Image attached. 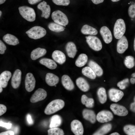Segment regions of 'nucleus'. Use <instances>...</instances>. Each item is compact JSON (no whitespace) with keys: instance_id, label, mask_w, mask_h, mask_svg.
<instances>
[{"instance_id":"f257e3e1","label":"nucleus","mask_w":135,"mask_h":135,"mask_svg":"<svg viewBox=\"0 0 135 135\" xmlns=\"http://www.w3.org/2000/svg\"><path fill=\"white\" fill-rule=\"evenodd\" d=\"M64 105V102L62 100H54L47 105L44 110V112L47 115L54 114L63 108Z\"/></svg>"},{"instance_id":"f03ea898","label":"nucleus","mask_w":135,"mask_h":135,"mask_svg":"<svg viewBox=\"0 0 135 135\" xmlns=\"http://www.w3.org/2000/svg\"><path fill=\"white\" fill-rule=\"evenodd\" d=\"M18 9L20 15L27 21L32 22L35 20L36 15L33 8L27 6H23L19 7Z\"/></svg>"},{"instance_id":"7ed1b4c3","label":"nucleus","mask_w":135,"mask_h":135,"mask_svg":"<svg viewBox=\"0 0 135 135\" xmlns=\"http://www.w3.org/2000/svg\"><path fill=\"white\" fill-rule=\"evenodd\" d=\"M46 33V31L44 28L39 26H34L26 32L30 38L34 40L43 37Z\"/></svg>"},{"instance_id":"20e7f679","label":"nucleus","mask_w":135,"mask_h":135,"mask_svg":"<svg viewBox=\"0 0 135 135\" xmlns=\"http://www.w3.org/2000/svg\"><path fill=\"white\" fill-rule=\"evenodd\" d=\"M126 30V24L122 19H118L116 21L114 28V34L115 38L119 39L124 34Z\"/></svg>"},{"instance_id":"39448f33","label":"nucleus","mask_w":135,"mask_h":135,"mask_svg":"<svg viewBox=\"0 0 135 135\" xmlns=\"http://www.w3.org/2000/svg\"><path fill=\"white\" fill-rule=\"evenodd\" d=\"M52 18L54 22L66 26L68 23V20L66 15L62 11L58 10L52 14Z\"/></svg>"},{"instance_id":"423d86ee","label":"nucleus","mask_w":135,"mask_h":135,"mask_svg":"<svg viewBox=\"0 0 135 135\" xmlns=\"http://www.w3.org/2000/svg\"><path fill=\"white\" fill-rule=\"evenodd\" d=\"M86 41L90 47L96 51L101 50L102 48V42L96 36L90 35L86 37Z\"/></svg>"},{"instance_id":"0eeeda50","label":"nucleus","mask_w":135,"mask_h":135,"mask_svg":"<svg viewBox=\"0 0 135 135\" xmlns=\"http://www.w3.org/2000/svg\"><path fill=\"white\" fill-rule=\"evenodd\" d=\"M47 96L46 91L42 88L36 90L31 97L30 100L32 103H35L45 99Z\"/></svg>"},{"instance_id":"6e6552de","label":"nucleus","mask_w":135,"mask_h":135,"mask_svg":"<svg viewBox=\"0 0 135 135\" xmlns=\"http://www.w3.org/2000/svg\"><path fill=\"white\" fill-rule=\"evenodd\" d=\"M113 118L112 113L108 110H104L99 112L96 116V119L99 122L104 123L111 120Z\"/></svg>"},{"instance_id":"1a4fd4ad","label":"nucleus","mask_w":135,"mask_h":135,"mask_svg":"<svg viewBox=\"0 0 135 135\" xmlns=\"http://www.w3.org/2000/svg\"><path fill=\"white\" fill-rule=\"evenodd\" d=\"M36 84L35 78L31 73H28L26 76L25 80V88L26 90L30 92L34 89Z\"/></svg>"},{"instance_id":"9d476101","label":"nucleus","mask_w":135,"mask_h":135,"mask_svg":"<svg viewBox=\"0 0 135 135\" xmlns=\"http://www.w3.org/2000/svg\"><path fill=\"white\" fill-rule=\"evenodd\" d=\"M110 108L115 114L119 116H126L128 113V110L125 107L117 104H112Z\"/></svg>"},{"instance_id":"9b49d317","label":"nucleus","mask_w":135,"mask_h":135,"mask_svg":"<svg viewBox=\"0 0 135 135\" xmlns=\"http://www.w3.org/2000/svg\"><path fill=\"white\" fill-rule=\"evenodd\" d=\"M72 131L76 135H82L83 134L84 129L82 123L79 120H74L71 123Z\"/></svg>"},{"instance_id":"f8f14e48","label":"nucleus","mask_w":135,"mask_h":135,"mask_svg":"<svg viewBox=\"0 0 135 135\" xmlns=\"http://www.w3.org/2000/svg\"><path fill=\"white\" fill-rule=\"evenodd\" d=\"M110 99L112 101L117 102L122 98L124 93L122 91L115 88L110 89L108 92Z\"/></svg>"},{"instance_id":"ddd939ff","label":"nucleus","mask_w":135,"mask_h":135,"mask_svg":"<svg viewBox=\"0 0 135 135\" xmlns=\"http://www.w3.org/2000/svg\"><path fill=\"white\" fill-rule=\"evenodd\" d=\"M128 47L127 39L125 36H123L118 42L116 47L117 52L120 54H122L128 49Z\"/></svg>"},{"instance_id":"4468645a","label":"nucleus","mask_w":135,"mask_h":135,"mask_svg":"<svg viewBox=\"0 0 135 135\" xmlns=\"http://www.w3.org/2000/svg\"><path fill=\"white\" fill-rule=\"evenodd\" d=\"M37 7L42 11V17L46 19L48 18L50 14L51 9L50 6L47 4L46 2L43 1L40 2L38 5Z\"/></svg>"},{"instance_id":"2eb2a0df","label":"nucleus","mask_w":135,"mask_h":135,"mask_svg":"<svg viewBox=\"0 0 135 135\" xmlns=\"http://www.w3.org/2000/svg\"><path fill=\"white\" fill-rule=\"evenodd\" d=\"M100 33L105 43L108 44L112 41V39L111 32L107 26L102 27L100 30Z\"/></svg>"},{"instance_id":"dca6fc26","label":"nucleus","mask_w":135,"mask_h":135,"mask_svg":"<svg viewBox=\"0 0 135 135\" xmlns=\"http://www.w3.org/2000/svg\"><path fill=\"white\" fill-rule=\"evenodd\" d=\"M22 72L20 70L17 69L14 72L11 79V85L14 89L18 88L21 83Z\"/></svg>"},{"instance_id":"f3484780","label":"nucleus","mask_w":135,"mask_h":135,"mask_svg":"<svg viewBox=\"0 0 135 135\" xmlns=\"http://www.w3.org/2000/svg\"><path fill=\"white\" fill-rule=\"evenodd\" d=\"M82 114L83 118L85 119L90 121L92 123L94 124L96 122V116L93 110L84 109L82 111Z\"/></svg>"},{"instance_id":"a211bd4d","label":"nucleus","mask_w":135,"mask_h":135,"mask_svg":"<svg viewBox=\"0 0 135 135\" xmlns=\"http://www.w3.org/2000/svg\"><path fill=\"white\" fill-rule=\"evenodd\" d=\"M61 82L63 86L66 90H71L74 88V84L68 76L63 75L61 78Z\"/></svg>"},{"instance_id":"6ab92c4d","label":"nucleus","mask_w":135,"mask_h":135,"mask_svg":"<svg viewBox=\"0 0 135 135\" xmlns=\"http://www.w3.org/2000/svg\"><path fill=\"white\" fill-rule=\"evenodd\" d=\"M52 57L56 62L60 64L64 63L66 60V56L62 52L59 50H55L53 52Z\"/></svg>"},{"instance_id":"aec40b11","label":"nucleus","mask_w":135,"mask_h":135,"mask_svg":"<svg viewBox=\"0 0 135 135\" xmlns=\"http://www.w3.org/2000/svg\"><path fill=\"white\" fill-rule=\"evenodd\" d=\"M12 76L11 72L8 71L2 72L0 75V85L4 88L7 86L8 82Z\"/></svg>"},{"instance_id":"412c9836","label":"nucleus","mask_w":135,"mask_h":135,"mask_svg":"<svg viewBox=\"0 0 135 135\" xmlns=\"http://www.w3.org/2000/svg\"><path fill=\"white\" fill-rule=\"evenodd\" d=\"M65 48L68 56L70 58H74L77 51L75 44L72 42H69L66 44Z\"/></svg>"},{"instance_id":"4be33fe9","label":"nucleus","mask_w":135,"mask_h":135,"mask_svg":"<svg viewBox=\"0 0 135 135\" xmlns=\"http://www.w3.org/2000/svg\"><path fill=\"white\" fill-rule=\"evenodd\" d=\"M59 80L58 76L54 74L48 73L46 75L45 80L46 84L51 86H54L58 82Z\"/></svg>"},{"instance_id":"5701e85b","label":"nucleus","mask_w":135,"mask_h":135,"mask_svg":"<svg viewBox=\"0 0 135 135\" xmlns=\"http://www.w3.org/2000/svg\"><path fill=\"white\" fill-rule=\"evenodd\" d=\"M76 84L79 88L84 92L88 91L90 88V86L87 81L82 77L78 78L76 80Z\"/></svg>"},{"instance_id":"b1692460","label":"nucleus","mask_w":135,"mask_h":135,"mask_svg":"<svg viewBox=\"0 0 135 135\" xmlns=\"http://www.w3.org/2000/svg\"><path fill=\"white\" fill-rule=\"evenodd\" d=\"M46 52V50L45 49L38 48L33 50L32 52L30 57L32 60H36L44 56Z\"/></svg>"},{"instance_id":"393cba45","label":"nucleus","mask_w":135,"mask_h":135,"mask_svg":"<svg viewBox=\"0 0 135 135\" xmlns=\"http://www.w3.org/2000/svg\"><path fill=\"white\" fill-rule=\"evenodd\" d=\"M3 40L7 44L15 46L19 43L18 38L14 36L7 34L3 37Z\"/></svg>"},{"instance_id":"a878e982","label":"nucleus","mask_w":135,"mask_h":135,"mask_svg":"<svg viewBox=\"0 0 135 135\" xmlns=\"http://www.w3.org/2000/svg\"><path fill=\"white\" fill-rule=\"evenodd\" d=\"M88 65L93 70L96 75L100 76L102 75L103 72V70L97 63L92 60H90L88 62Z\"/></svg>"},{"instance_id":"bb28decb","label":"nucleus","mask_w":135,"mask_h":135,"mask_svg":"<svg viewBox=\"0 0 135 135\" xmlns=\"http://www.w3.org/2000/svg\"><path fill=\"white\" fill-rule=\"evenodd\" d=\"M40 63L48 68L51 70L56 69L57 65L55 62L52 60L48 58H43L39 61Z\"/></svg>"},{"instance_id":"cd10ccee","label":"nucleus","mask_w":135,"mask_h":135,"mask_svg":"<svg viewBox=\"0 0 135 135\" xmlns=\"http://www.w3.org/2000/svg\"><path fill=\"white\" fill-rule=\"evenodd\" d=\"M81 32L84 34L95 35L98 33L96 28L88 24L84 25L81 30Z\"/></svg>"},{"instance_id":"c85d7f7f","label":"nucleus","mask_w":135,"mask_h":135,"mask_svg":"<svg viewBox=\"0 0 135 135\" xmlns=\"http://www.w3.org/2000/svg\"><path fill=\"white\" fill-rule=\"evenodd\" d=\"M62 118L60 116L55 115L52 116L50 118V128H56L60 126L62 124Z\"/></svg>"},{"instance_id":"c756f323","label":"nucleus","mask_w":135,"mask_h":135,"mask_svg":"<svg viewBox=\"0 0 135 135\" xmlns=\"http://www.w3.org/2000/svg\"><path fill=\"white\" fill-rule=\"evenodd\" d=\"M48 27L50 30L57 33L64 31L65 29L63 26L54 22H51L49 23Z\"/></svg>"},{"instance_id":"7c9ffc66","label":"nucleus","mask_w":135,"mask_h":135,"mask_svg":"<svg viewBox=\"0 0 135 135\" xmlns=\"http://www.w3.org/2000/svg\"><path fill=\"white\" fill-rule=\"evenodd\" d=\"M88 57L85 54H80L75 62L76 65L78 67H81L84 66L87 63Z\"/></svg>"},{"instance_id":"2f4dec72","label":"nucleus","mask_w":135,"mask_h":135,"mask_svg":"<svg viewBox=\"0 0 135 135\" xmlns=\"http://www.w3.org/2000/svg\"><path fill=\"white\" fill-rule=\"evenodd\" d=\"M99 101L102 104L105 103L107 100V95L105 89L103 88H99L97 92Z\"/></svg>"},{"instance_id":"473e14b6","label":"nucleus","mask_w":135,"mask_h":135,"mask_svg":"<svg viewBox=\"0 0 135 135\" xmlns=\"http://www.w3.org/2000/svg\"><path fill=\"white\" fill-rule=\"evenodd\" d=\"M82 72L84 75L91 79H94L96 77V74L89 66H86L83 68Z\"/></svg>"},{"instance_id":"72a5a7b5","label":"nucleus","mask_w":135,"mask_h":135,"mask_svg":"<svg viewBox=\"0 0 135 135\" xmlns=\"http://www.w3.org/2000/svg\"><path fill=\"white\" fill-rule=\"evenodd\" d=\"M82 103L88 108H92L94 106V101L93 99L88 98L86 95H83L81 97Z\"/></svg>"},{"instance_id":"f704fd0d","label":"nucleus","mask_w":135,"mask_h":135,"mask_svg":"<svg viewBox=\"0 0 135 135\" xmlns=\"http://www.w3.org/2000/svg\"><path fill=\"white\" fill-rule=\"evenodd\" d=\"M112 128V126L110 124H105L93 134L97 135H104L110 131Z\"/></svg>"},{"instance_id":"c9c22d12","label":"nucleus","mask_w":135,"mask_h":135,"mask_svg":"<svg viewBox=\"0 0 135 135\" xmlns=\"http://www.w3.org/2000/svg\"><path fill=\"white\" fill-rule=\"evenodd\" d=\"M124 64L125 66L128 68H131L134 66L135 62L134 57L131 56H126L124 60Z\"/></svg>"},{"instance_id":"e433bc0d","label":"nucleus","mask_w":135,"mask_h":135,"mask_svg":"<svg viewBox=\"0 0 135 135\" xmlns=\"http://www.w3.org/2000/svg\"><path fill=\"white\" fill-rule=\"evenodd\" d=\"M48 135H63L64 134L63 130L62 129L57 127L51 128L48 131Z\"/></svg>"},{"instance_id":"4c0bfd02","label":"nucleus","mask_w":135,"mask_h":135,"mask_svg":"<svg viewBox=\"0 0 135 135\" xmlns=\"http://www.w3.org/2000/svg\"><path fill=\"white\" fill-rule=\"evenodd\" d=\"M124 130L128 135H135V126L127 125L124 128Z\"/></svg>"},{"instance_id":"58836bf2","label":"nucleus","mask_w":135,"mask_h":135,"mask_svg":"<svg viewBox=\"0 0 135 135\" xmlns=\"http://www.w3.org/2000/svg\"><path fill=\"white\" fill-rule=\"evenodd\" d=\"M55 4L59 6H66L70 4V0H52Z\"/></svg>"},{"instance_id":"ea45409f","label":"nucleus","mask_w":135,"mask_h":135,"mask_svg":"<svg viewBox=\"0 0 135 135\" xmlns=\"http://www.w3.org/2000/svg\"><path fill=\"white\" fill-rule=\"evenodd\" d=\"M128 12L129 16L131 18H134L135 17V6L134 4H132L129 6Z\"/></svg>"},{"instance_id":"a19ab883","label":"nucleus","mask_w":135,"mask_h":135,"mask_svg":"<svg viewBox=\"0 0 135 135\" xmlns=\"http://www.w3.org/2000/svg\"><path fill=\"white\" fill-rule=\"evenodd\" d=\"M6 47L4 43L1 40H0V54H4L5 50H6Z\"/></svg>"},{"instance_id":"79ce46f5","label":"nucleus","mask_w":135,"mask_h":135,"mask_svg":"<svg viewBox=\"0 0 135 135\" xmlns=\"http://www.w3.org/2000/svg\"><path fill=\"white\" fill-rule=\"evenodd\" d=\"M12 125V124L10 123H5L0 121V126L5 128L8 129H10L11 128Z\"/></svg>"},{"instance_id":"37998d69","label":"nucleus","mask_w":135,"mask_h":135,"mask_svg":"<svg viewBox=\"0 0 135 135\" xmlns=\"http://www.w3.org/2000/svg\"><path fill=\"white\" fill-rule=\"evenodd\" d=\"M6 107L4 104H0V116L5 113L6 111Z\"/></svg>"},{"instance_id":"c03bdc74","label":"nucleus","mask_w":135,"mask_h":135,"mask_svg":"<svg viewBox=\"0 0 135 135\" xmlns=\"http://www.w3.org/2000/svg\"><path fill=\"white\" fill-rule=\"evenodd\" d=\"M26 119L30 125L33 124V121L31 115L30 114H28L26 116Z\"/></svg>"},{"instance_id":"a18cd8bd","label":"nucleus","mask_w":135,"mask_h":135,"mask_svg":"<svg viewBox=\"0 0 135 135\" xmlns=\"http://www.w3.org/2000/svg\"><path fill=\"white\" fill-rule=\"evenodd\" d=\"M128 81L129 80L128 78H126L118 82L117 84V86L119 87L121 86L124 85V84L128 82Z\"/></svg>"},{"instance_id":"49530a36","label":"nucleus","mask_w":135,"mask_h":135,"mask_svg":"<svg viewBox=\"0 0 135 135\" xmlns=\"http://www.w3.org/2000/svg\"><path fill=\"white\" fill-rule=\"evenodd\" d=\"M15 134L14 132L11 130H8L0 133V135H14Z\"/></svg>"},{"instance_id":"de8ad7c7","label":"nucleus","mask_w":135,"mask_h":135,"mask_svg":"<svg viewBox=\"0 0 135 135\" xmlns=\"http://www.w3.org/2000/svg\"><path fill=\"white\" fill-rule=\"evenodd\" d=\"M42 0H28L29 4H36Z\"/></svg>"},{"instance_id":"09e8293b","label":"nucleus","mask_w":135,"mask_h":135,"mask_svg":"<svg viewBox=\"0 0 135 135\" xmlns=\"http://www.w3.org/2000/svg\"><path fill=\"white\" fill-rule=\"evenodd\" d=\"M95 4H98L103 2L104 0H91Z\"/></svg>"},{"instance_id":"8fccbe9b","label":"nucleus","mask_w":135,"mask_h":135,"mask_svg":"<svg viewBox=\"0 0 135 135\" xmlns=\"http://www.w3.org/2000/svg\"><path fill=\"white\" fill-rule=\"evenodd\" d=\"M130 109L133 112H135V102L131 104L130 105Z\"/></svg>"},{"instance_id":"3c124183","label":"nucleus","mask_w":135,"mask_h":135,"mask_svg":"<svg viewBox=\"0 0 135 135\" xmlns=\"http://www.w3.org/2000/svg\"><path fill=\"white\" fill-rule=\"evenodd\" d=\"M131 83L132 84H134L135 83V79L133 78H131L130 80Z\"/></svg>"},{"instance_id":"603ef678","label":"nucleus","mask_w":135,"mask_h":135,"mask_svg":"<svg viewBox=\"0 0 135 135\" xmlns=\"http://www.w3.org/2000/svg\"><path fill=\"white\" fill-rule=\"evenodd\" d=\"M14 134H16L18 131V127H16L14 129Z\"/></svg>"},{"instance_id":"864d4df0","label":"nucleus","mask_w":135,"mask_h":135,"mask_svg":"<svg viewBox=\"0 0 135 135\" xmlns=\"http://www.w3.org/2000/svg\"><path fill=\"white\" fill-rule=\"evenodd\" d=\"M120 88L121 90H124L126 86L125 85H123L119 87Z\"/></svg>"},{"instance_id":"5fc2aeb1","label":"nucleus","mask_w":135,"mask_h":135,"mask_svg":"<svg viewBox=\"0 0 135 135\" xmlns=\"http://www.w3.org/2000/svg\"><path fill=\"white\" fill-rule=\"evenodd\" d=\"M110 135H119L120 134L117 132H114L110 134Z\"/></svg>"},{"instance_id":"6e6d98bb","label":"nucleus","mask_w":135,"mask_h":135,"mask_svg":"<svg viewBox=\"0 0 135 135\" xmlns=\"http://www.w3.org/2000/svg\"><path fill=\"white\" fill-rule=\"evenodd\" d=\"M6 0H0V4H1L4 3Z\"/></svg>"},{"instance_id":"4d7b16f0","label":"nucleus","mask_w":135,"mask_h":135,"mask_svg":"<svg viewBox=\"0 0 135 135\" xmlns=\"http://www.w3.org/2000/svg\"><path fill=\"white\" fill-rule=\"evenodd\" d=\"M2 87L0 85V93H1L2 91Z\"/></svg>"},{"instance_id":"13d9d810","label":"nucleus","mask_w":135,"mask_h":135,"mask_svg":"<svg viewBox=\"0 0 135 135\" xmlns=\"http://www.w3.org/2000/svg\"><path fill=\"white\" fill-rule=\"evenodd\" d=\"M134 50L135 51V37L134 39Z\"/></svg>"},{"instance_id":"bf43d9fd","label":"nucleus","mask_w":135,"mask_h":135,"mask_svg":"<svg viewBox=\"0 0 135 135\" xmlns=\"http://www.w3.org/2000/svg\"><path fill=\"white\" fill-rule=\"evenodd\" d=\"M111 1L113 2H118L120 0H111Z\"/></svg>"},{"instance_id":"052dcab7","label":"nucleus","mask_w":135,"mask_h":135,"mask_svg":"<svg viewBox=\"0 0 135 135\" xmlns=\"http://www.w3.org/2000/svg\"><path fill=\"white\" fill-rule=\"evenodd\" d=\"M132 76L133 77H135V73H133L132 74Z\"/></svg>"},{"instance_id":"680f3d73","label":"nucleus","mask_w":135,"mask_h":135,"mask_svg":"<svg viewBox=\"0 0 135 135\" xmlns=\"http://www.w3.org/2000/svg\"><path fill=\"white\" fill-rule=\"evenodd\" d=\"M2 14V12L1 10H0V17H1Z\"/></svg>"},{"instance_id":"e2e57ef3","label":"nucleus","mask_w":135,"mask_h":135,"mask_svg":"<svg viewBox=\"0 0 135 135\" xmlns=\"http://www.w3.org/2000/svg\"><path fill=\"white\" fill-rule=\"evenodd\" d=\"M134 102H135V96H134Z\"/></svg>"},{"instance_id":"0e129e2a","label":"nucleus","mask_w":135,"mask_h":135,"mask_svg":"<svg viewBox=\"0 0 135 135\" xmlns=\"http://www.w3.org/2000/svg\"><path fill=\"white\" fill-rule=\"evenodd\" d=\"M134 5L135 6V2L134 3Z\"/></svg>"},{"instance_id":"69168bd1","label":"nucleus","mask_w":135,"mask_h":135,"mask_svg":"<svg viewBox=\"0 0 135 135\" xmlns=\"http://www.w3.org/2000/svg\"></svg>"}]
</instances>
